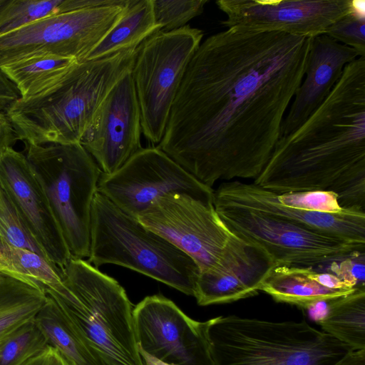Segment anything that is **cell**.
<instances>
[{
    "label": "cell",
    "mask_w": 365,
    "mask_h": 365,
    "mask_svg": "<svg viewBox=\"0 0 365 365\" xmlns=\"http://www.w3.org/2000/svg\"><path fill=\"white\" fill-rule=\"evenodd\" d=\"M312 38L232 26L200 43L158 148L203 185L255 180L279 138Z\"/></svg>",
    "instance_id": "6da1fadb"
},
{
    "label": "cell",
    "mask_w": 365,
    "mask_h": 365,
    "mask_svg": "<svg viewBox=\"0 0 365 365\" xmlns=\"http://www.w3.org/2000/svg\"><path fill=\"white\" fill-rule=\"evenodd\" d=\"M255 185L272 192L324 191L365 211V56L347 64L329 96L277 140Z\"/></svg>",
    "instance_id": "7a4b0ae2"
},
{
    "label": "cell",
    "mask_w": 365,
    "mask_h": 365,
    "mask_svg": "<svg viewBox=\"0 0 365 365\" xmlns=\"http://www.w3.org/2000/svg\"><path fill=\"white\" fill-rule=\"evenodd\" d=\"M138 48L79 62L54 86L17 99L5 113L19 140L38 145L80 143L103 100L131 71Z\"/></svg>",
    "instance_id": "3957f363"
},
{
    "label": "cell",
    "mask_w": 365,
    "mask_h": 365,
    "mask_svg": "<svg viewBox=\"0 0 365 365\" xmlns=\"http://www.w3.org/2000/svg\"><path fill=\"white\" fill-rule=\"evenodd\" d=\"M61 277L66 295L45 292L103 365H143L135 335L133 307L124 288L82 259L71 258Z\"/></svg>",
    "instance_id": "277c9868"
},
{
    "label": "cell",
    "mask_w": 365,
    "mask_h": 365,
    "mask_svg": "<svg viewBox=\"0 0 365 365\" xmlns=\"http://www.w3.org/2000/svg\"><path fill=\"white\" fill-rule=\"evenodd\" d=\"M209 336L215 365H336L352 349L305 320L220 316Z\"/></svg>",
    "instance_id": "5b68a950"
},
{
    "label": "cell",
    "mask_w": 365,
    "mask_h": 365,
    "mask_svg": "<svg viewBox=\"0 0 365 365\" xmlns=\"http://www.w3.org/2000/svg\"><path fill=\"white\" fill-rule=\"evenodd\" d=\"M88 262L122 266L193 296L199 269L170 241L143 226L98 191L91 215Z\"/></svg>",
    "instance_id": "8992f818"
},
{
    "label": "cell",
    "mask_w": 365,
    "mask_h": 365,
    "mask_svg": "<svg viewBox=\"0 0 365 365\" xmlns=\"http://www.w3.org/2000/svg\"><path fill=\"white\" fill-rule=\"evenodd\" d=\"M137 220L190 256L200 273L222 274L272 261L259 247L233 233L213 202L186 193L159 197Z\"/></svg>",
    "instance_id": "52a82bcc"
},
{
    "label": "cell",
    "mask_w": 365,
    "mask_h": 365,
    "mask_svg": "<svg viewBox=\"0 0 365 365\" xmlns=\"http://www.w3.org/2000/svg\"><path fill=\"white\" fill-rule=\"evenodd\" d=\"M26 144V157L42 187L71 258H88L91 215L101 171L81 143Z\"/></svg>",
    "instance_id": "ba28073f"
},
{
    "label": "cell",
    "mask_w": 365,
    "mask_h": 365,
    "mask_svg": "<svg viewBox=\"0 0 365 365\" xmlns=\"http://www.w3.org/2000/svg\"><path fill=\"white\" fill-rule=\"evenodd\" d=\"M203 36V31L186 25L159 31L138 48L131 76L142 133L153 144H159L163 137L173 103Z\"/></svg>",
    "instance_id": "9c48e42d"
},
{
    "label": "cell",
    "mask_w": 365,
    "mask_h": 365,
    "mask_svg": "<svg viewBox=\"0 0 365 365\" xmlns=\"http://www.w3.org/2000/svg\"><path fill=\"white\" fill-rule=\"evenodd\" d=\"M213 205L225 225L262 249L274 266L315 268L365 254V245L320 234L274 215L219 201Z\"/></svg>",
    "instance_id": "30bf717a"
},
{
    "label": "cell",
    "mask_w": 365,
    "mask_h": 365,
    "mask_svg": "<svg viewBox=\"0 0 365 365\" xmlns=\"http://www.w3.org/2000/svg\"><path fill=\"white\" fill-rule=\"evenodd\" d=\"M128 1L51 15L0 36V66L40 55L84 61L120 18Z\"/></svg>",
    "instance_id": "8fae6325"
},
{
    "label": "cell",
    "mask_w": 365,
    "mask_h": 365,
    "mask_svg": "<svg viewBox=\"0 0 365 365\" xmlns=\"http://www.w3.org/2000/svg\"><path fill=\"white\" fill-rule=\"evenodd\" d=\"M97 191L125 214L140 215L157 199L182 192L213 202L214 190L170 158L158 147L141 148L111 174L101 173Z\"/></svg>",
    "instance_id": "7c38bea8"
},
{
    "label": "cell",
    "mask_w": 365,
    "mask_h": 365,
    "mask_svg": "<svg viewBox=\"0 0 365 365\" xmlns=\"http://www.w3.org/2000/svg\"><path fill=\"white\" fill-rule=\"evenodd\" d=\"M133 315L138 346L151 356L170 365H215L209 336L212 319H192L158 294L142 299Z\"/></svg>",
    "instance_id": "4fadbf2b"
},
{
    "label": "cell",
    "mask_w": 365,
    "mask_h": 365,
    "mask_svg": "<svg viewBox=\"0 0 365 365\" xmlns=\"http://www.w3.org/2000/svg\"><path fill=\"white\" fill-rule=\"evenodd\" d=\"M364 1L354 0H219L225 15L220 24L255 32H281L313 38L355 11Z\"/></svg>",
    "instance_id": "5bb4252c"
},
{
    "label": "cell",
    "mask_w": 365,
    "mask_h": 365,
    "mask_svg": "<svg viewBox=\"0 0 365 365\" xmlns=\"http://www.w3.org/2000/svg\"><path fill=\"white\" fill-rule=\"evenodd\" d=\"M141 133L140 107L130 71L103 100L80 143L101 173L111 174L142 148Z\"/></svg>",
    "instance_id": "9a60e30c"
},
{
    "label": "cell",
    "mask_w": 365,
    "mask_h": 365,
    "mask_svg": "<svg viewBox=\"0 0 365 365\" xmlns=\"http://www.w3.org/2000/svg\"><path fill=\"white\" fill-rule=\"evenodd\" d=\"M0 182L46 258L60 272L71 259L47 197L22 153H0Z\"/></svg>",
    "instance_id": "2e32d148"
},
{
    "label": "cell",
    "mask_w": 365,
    "mask_h": 365,
    "mask_svg": "<svg viewBox=\"0 0 365 365\" xmlns=\"http://www.w3.org/2000/svg\"><path fill=\"white\" fill-rule=\"evenodd\" d=\"M213 201L274 215L320 234L365 245L364 210L344 209L340 213H329L292 208L281 204L275 192L240 180L222 182L214 190Z\"/></svg>",
    "instance_id": "e0dca14e"
},
{
    "label": "cell",
    "mask_w": 365,
    "mask_h": 365,
    "mask_svg": "<svg viewBox=\"0 0 365 365\" xmlns=\"http://www.w3.org/2000/svg\"><path fill=\"white\" fill-rule=\"evenodd\" d=\"M360 56L354 48L326 34L312 38L304 76L284 116L279 138L292 133L319 108L345 66Z\"/></svg>",
    "instance_id": "ac0fdd59"
},
{
    "label": "cell",
    "mask_w": 365,
    "mask_h": 365,
    "mask_svg": "<svg viewBox=\"0 0 365 365\" xmlns=\"http://www.w3.org/2000/svg\"><path fill=\"white\" fill-rule=\"evenodd\" d=\"M356 288H329L322 284L320 272L315 268L277 265L270 270L259 291L276 302L309 309L318 303L349 294Z\"/></svg>",
    "instance_id": "d6986e66"
},
{
    "label": "cell",
    "mask_w": 365,
    "mask_h": 365,
    "mask_svg": "<svg viewBox=\"0 0 365 365\" xmlns=\"http://www.w3.org/2000/svg\"><path fill=\"white\" fill-rule=\"evenodd\" d=\"M274 267L267 261L222 274L199 272L193 297L199 305L207 306L255 296Z\"/></svg>",
    "instance_id": "ffe728a7"
},
{
    "label": "cell",
    "mask_w": 365,
    "mask_h": 365,
    "mask_svg": "<svg viewBox=\"0 0 365 365\" xmlns=\"http://www.w3.org/2000/svg\"><path fill=\"white\" fill-rule=\"evenodd\" d=\"M160 30L155 19L153 0H128L120 18L85 61L138 47Z\"/></svg>",
    "instance_id": "44dd1931"
},
{
    "label": "cell",
    "mask_w": 365,
    "mask_h": 365,
    "mask_svg": "<svg viewBox=\"0 0 365 365\" xmlns=\"http://www.w3.org/2000/svg\"><path fill=\"white\" fill-rule=\"evenodd\" d=\"M47 300L32 280L0 272V341L34 319Z\"/></svg>",
    "instance_id": "7402d4cb"
},
{
    "label": "cell",
    "mask_w": 365,
    "mask_h": 365,
    "mask_svg": "<svg viewBox=\"0 0 365 365\" xmlns=\"http://www.w3.org/2000/svg\"><path fill=\"white\" fill-rule=\"evenodd\" d=\"M46 294L47 300L36 314L34 322L48 346L56 349L71 365H103L55 299Z\"/></svg>",
    "instance_id": "603a6c76"
},
{
    "label": "cell",
    "mask_w": 365,
    "mask_h": 365,
    "mask_svg": "<svg viewBox=\"0 0 365 365\" xmlns=\"http://www.w3.org/2000/svg\"><path fill=\"white\" fill-rule=\"evenodd\" d=\"M79 62L54 55L34 56L0 66L21 98L36 95L54 86Z\"/></svg>",
    "instance_id": "cb8c5ba5"
},
{
    "label": "cell",
    "mask_w": 365,
    "mask_h": 365,
    "mask_svg": "<svg viewBox=\"0 0 365 365\" xmlns=\"http://www.w3.org/2000/svg\"><path fill=\"white\" fill-rule=\"evenodd\" d=\"M319 324L323 331L352 349H365V287L329 301Z\"/></svg>",
    "instance_id": "d4e9b609"
},
{
    "label": "cell",
    "mask_w": 365,
    "mask_h": 365,
    "mask_svg": "<svg viewBox=\"0 0 365 365\" xmlns=\"http://www.w3.org/2000/svg\"><path fill=\"white\" fill-rule=\"evenodd\" d=\"M0 272L32 280L56 294L67 289L60 270L40 254L24 247L0 245Z\"/></svg>",
    "instance_id": "484cf974"
},
{
    "label": "cell",
    "mask_w": 365,
    "mask_h": 365,
    "mask_svg": "<svg viewBox=\"0 0 365 365\" xmlns=\"http://www.w3.org/2000/svg\"><path fill=\"white\" fill-rule=\"evenodd\" d=\"M66 12V0H4L0 5V36Z\"/></svg>",
    "instance_id": "4316f807"
},
{
    "label": "cell",
    "mask_w": 365,
    "mask_h": 365,
    "mask_svg": "<svg viewBox=\"0 0 365 365\" xmlns=\"http://www.w3.org/2000/svg\"><path fill=\"white\" fill-rule=\"evenodd\" d=\"M48 346L33 319L0 341V365H23Z\"/></svg>",
    "instance_id": "83f0119b"
},
{
    "label": "cell",
    "mask_w": 365,
    "mask_h": 365,
    "mask_svg": "<svg viewBox=\"0 0 365 365\" xmlns=\"http://www.w3.org/2000/svg\"><path fill=\"white\" fill-rule=\"evenodd\" d=\"M5 244L27 248L46 258L0 182V245Z\"/></svg>",
    "instance_id": "f1b7e54d"
},
{
    "label": "cell",
    "mask_w": 365,
    "mask_h": 365,
    "mask_svg": "<svg viewBox=\"0 0 365 365\" xmlns=\"http://www.w3.org/2000/svg\"><path fill=\"white\" fill-rule=\"evenodd\" d=\"M207 0L171 1L153 0L156 24L163 31H171L186 26L193 18L200 15Z\"/></svg>",
    "instance_id": "f546056e"
},
{
    "label": "cell",
    "mask_w": 365,
    "mask_h": 365,
    "mask_svg": "<svg viewBox=\"0 0 365 365\" xmlns=\"http://www.w3.org/2000/svg\"><path fill=\"white\" fill-rule=\"evenodd\" d=\"M364 11L363 3L355 11L331 24L325 34L365 56Z\"/></svg>",
    "instance_id": "4dcf8cb0"
},
{
    "label": "cell",
    "mask_w": 365,
    "mask_h": 365,
    "mask_svg": "<svg viewBox=\"0 0 365 365\" xmlns=\"http://www.w3.org/2000/svg\"><path fill=\"white\" fill-rule=\"evenodd\" d=\"M275 195L281 204L292 208L329 213H340L344 210L339 204L336 195L331 192H275Z\"/></svg>",
    "instance_id": "1f68e13d"
},
{
    "label": "cell",
    "mask_w": 365,
    "mask_h": 365,
    "mask_svg": "<svg viewBox=\"0 0 365 365\" xmlns=\"http://www.w3.org/2000/svg\"><path fill=\"white\" fill-rule=\"evenodd\" d=\"M23 365H71L53 347L45 349L29 359Z\"/></svg>",
    "instance_id": "d6a6232c"
},
{
    "label": "cell",
    "mask_w": 365,
    "mask_h": 365,
    "mask_svg": "<svg viewBox=\"0 0 365 365\" xmlns=\"http://www.w3.org/2000/svg\"><path fill=\"white\" fill-rule=\"evenodd\" d=\"M18 140L19 136L5 111L0 110V153L13 148Z\"/></svg>",
    "instance_id": "836d02e7"
},
{
    "label": "cell",
    "mask_w": 365,
    "mask_h": 365,
    "mask_svg": "<svg viewBox=\"0 0 365 365\" xmlns=\"http://www.w3.org/2000/svg\"><path fill=\"white\" fill-rule=\"evenodd\" d=\"M19 98L15 85L0 71V110L6 111Z\"/></svg>",
    "instance_id": "e575fe53"
},
{
    "label": "cell",
    "mask_w": 365,
    "mask_h": 365,
    "mask_svg": "<svg viewBox=\"0 0 365 365\" xmlns=\"http://www.w3.org/2000/svg\"><path fill=\"white\" fill-rule=\"evenodd\" d=\"M336 365H365V349H351Z\"/></svg>",
    "instance_id": "d590c367"
},
{
    "label": "cell",
    "mask_w": 365,
    "mask_h": 365,
    "mask_svg": "<svg viewBox=\"0 0 365 365\" xmlns=\"http://www.w3.org/2000/svg\"><path fill=\"white\" fill-rule=\"evenodd\" d=\"M138 351L143 365H170L151 356L139 347Z\"/></svg>",
    "instance_id": "8d00e7d4"
},
{
    "label": "cell",
    "mask_w": 365,
    "mask_h": 365,
    "mask_svg": "<svg viewBox=\"0 0 365 365\" xmlns=\"http://www.w3.org/2000/svg\"><path fill=\"white\" fill-rule=\"evenodd\" d=\"M4 0H0V5L4 2Z\"/></svg>",
    "instance_id": "74e56055"
}]
</instances>
